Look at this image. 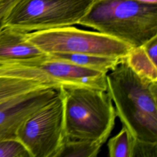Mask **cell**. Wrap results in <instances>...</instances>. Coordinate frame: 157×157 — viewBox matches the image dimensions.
I'll use <instances>...</instances> for the list:
<instances>
[{"mask_svg":"<svg viewBox=\"0 0 157 157\" xmlns=\"http://www.w3.org/2000/svg\"><path fill=\"white\" fill-rule=\"evenodd\" d=\"M105 80L123 126L136 139L157 142V82L137 74L124 58L107 74Z\"/></svg>","mask_w":157,"mask_h":157,"instance_id":"1","label":"cell"},{"mask_svg":"<svg viewBox=\"0 0 157 157\" xmlns=\"http://www.w3.org/2000/svg\"><path fill=\"white\" fill-rule=\"evenodd\" d=\"M78 24L138 47L157 36V4L94 0Z\"/></svg>","mask_w":157,"mask_h":157,"instance_id":"2","label":"cell"},{"mask_svg":"<svg viewBox=\"0 0 157 157\" xmlns=\"http://www.w3.org/2000/svg\"><path fill=\"white\" fill-rule=\"evenodd\" d=\"M66 140H91L104 144L117 117L107 91L83 86H61Z\"/></svg>","mask_w":157,"mask_h":157,"instance_id":"3","label":"cell"},{"mask_svg":"<svg viewBox=\"0 0 157 157\" xmlns=\"http://www.w3.org/2000/svg\"><path fill=\"white\" fill-rule=\"evenodd\" d=\"M27 39L46 55L79 53L124 58L131 48L100 32L71 26L28 33Z\"/></svg>","mask_w":157,"mask_h":157,"instance_id":"4","label":"cell"},{"mask_svg":"<svg viewBox=\"0 0 157 157\" xmlns=\"http://www.w3.org/2000/svg\"><path fill=\"white\" fill-rule=\"evenodd\" d=\"M94 0H19L7 15L4 27L23 32L78 24Z\"/></svg>","mask_w":157,"mask_h":157,"instance_id":"5","label":"cell"},{"mask_svg":"<svg viewBox=\"0 0 157 157\" xmlns=\"http://www.w3.org/2000/svg\"><path fill=\"white\" fill-rule=\"evenodd\" d=\"M17 138L31 157H56L66 140L63 100L59 89L52 100L21 124Z\"/></svg>","mask_w":157,"mask_h":157,"instance_id":"6","label":"cell"},{"mask_svg":"<svg viewBox=\"0 0 157 157\" xmlns=\"http://www.w3.org/2000/svg\"><path fill=\"white\" fill-rule=\"evenodd\" d=\"M33 78L47 85L83 86L106 91V73L50 58L44 55L33 62Z\"/></svg>","mask_w":157,"mask_h":157,"instance_id":"7","label":"cell"},{"mask_svg":"<svg viewBox=\"0 0 157 157\" xmlns=\"http://www.w3.org/2000/svg\"><path fill=\"white\" fill-rule=\"evenodd\" d=\"M59 88L37 89L0 105V140L17 138L21 124L52 100Z\"/></svg>","mask_w":157,"mask_h":157,"instance_id":"8","label":"cell"},{"mask_svg":"<svg viewBox=\"0 0 157 157\" xmlns=\"http://www.w3.org/2000/svg\"><path fill=\"white\" fill-rule=\"evenodd\" d=\"M27 34L12 28L4 27L0 33V59H29L46 55L28 41Z\"/></svg>","mask_w":157,"mask_h":157,"instance_id":"9","label":"cell"},{"mask_svg":"<svg viewBox=\"0 0 157 157\" xmlns=\"http://www.w3.org/2000/svg\"><path fill=\"white\" fill-rule=\"evenodd\" d=\"M47 55L56 59L69 62L106 74L113 69L124 58L79 53H58Z\"/></svg>","mask_w":157,"mask_h":157,"instance_id":"10","label":"cell"},{"mask_svg":"<svg viewBox=\"0 0 157 157\" xmlns=\"http://www.w3.org/2000/svg\"><path fill=\"white\" fill-rule=\"evenodd\" d=\"M46 87L53 86L33 80L0 77V105L29 92Z\"/></svg>","mask_w":157,"mask_h":157,"instance_id":"11","label":"cell"},{"mask_svg":"<svg viewBox=\"0 0 157 157\" xmlns=\"http://www.w3.org/2000/svg\"><path fill=\"white\" fill-rule=\"evenodd\" d=\"M124 60L139 75L157 82V64L151 60L142 45L131 47Z\"/></svg>","mask_w":157,"mask_h":157,"instance_id":"12","label":"cell"},{"mask_svg":"<svg viewBox=\"0 0 157 157\" xmlns=\"http://www.w3.org/2000/svg\"><path fill=\"white\" fill-rule=\"evenodd\" d=\"M102 144L91 140H65L56 157H95Z\"/></svg>","mask_w":157,"mask_h":157,"instance_id":"13","label":"cell"},{"mask_svg":"<svg viewBox=\"0 0 157 157\" xmlns=\"http://www.w3.org/2000/svg\"><path fill=\"white\" fill-rule=\"evenodd\" d=\"M135 138L129 131L123 126L121 130L107 142L110 157H132Z\"/></svg>","mask_w":157,"mask_h":157,"instance_id":"14","label":"cell"},{"mask_svg":"<svg viewBox=\"0 0 157 157\" xmlns=\"http://www.w3.org/2000/svg\"><path fill=\"white\" fill-rule=\"evenodd\" d=\"M0 157H31L25 145L17 138L0 140Z\"/></svg>","mask_w":157,"mask_h":157,"instance_id":"15","label":"cell"},{"mask_svg":"<svg viewBox=\"0 0 157 157\" xmlns=\"http://www.w3.org/2000/svg\"><path fill=\"white\" fill-rule=\"evenodd\" d=\"M157 142L134 139L132 157H156Z\"/></svg>","mask_w":157,"mask_h":157,"instance_id":"16","label":"cell"},{"mask_svg":"<svg viewBox=\"0 0 157 157\" xmlns=\"http://www.w3.org/2000/svg\"><path fill=\"white\" fill-rule=\"evenodd\" d=\"M19 0H2L0 2V33L4 27L5 20L12 7Z\"/></svg>","mask_w":157,"mask_h":157,"instance_id":"17","label":"cell"},{"mask_svg":"<svg viewBox=\"0 0 157 157\" xmlns=\"http://www.w3.org/2000/svg\"><path fill=\"white\" fill-rule=\"evenodd\" d=\"M142 46L151 60L157 64V36L145 42Z\"/></svg>","mask_w":157,"mask_h":157,"instance_id":"18","label":"cell"},{"mask_svg":"<svg viewBox=\"0 0 157 157\" xmlns=\"http://www.w3.org/2000/svg\"><path fill=\"white\" fill-rule=\"evenodd\" d=\"M142 3L150 4H157V0H132Z\"/></svg>","mask_w":157,"mask_h":157,"instance_id":"19","label":"cell"},{"mask_svg":"<svg viewBox=\"0 0 157 157\" xmlns=\"http://www.w3.org/2000/svg\"><path fill=\"white\" fill-rule=\"evenodd\" d=\"M1 1H2V0H0V2H1Z\"/></svg>","mask_w":157,"mask_h":157,"instance_id":"20","label":"cell"}]
</instances>
